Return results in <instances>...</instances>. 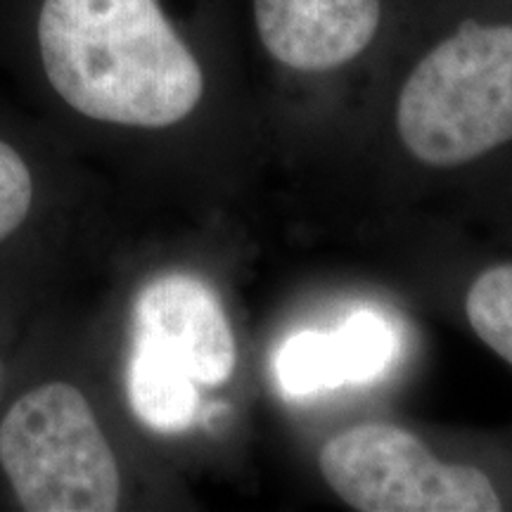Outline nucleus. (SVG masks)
I'll use <instances>...</instances> for the list:
<instances>
[{
    "instance_id": "20e7f679",
    "label": "nucleus",
    "mask_w": 512,
    "mask_h": 512,
    "mask_svg": "<svg viewBox=\"0 0 512 512\" xmlns=\"http://www.w3.org/2000/svg\"><path fill=\"white\" fill-rule=\"evenodd\" d=\"M396 131L437 169L512 143V22L467 17L427 48L401 83Z\"/></svg>"
},
{
    "instance_id": "39448f33",
    "label": "nucleus",
    "mask_w": 512,
    "mask_h": 512,
    "mask_svg": "<svg viewBox=\"0 0 512 512\" xmlns=\"http://www.w3.org/2000/svg\"><path fill=\"white\" fill-rule=\"evenodd\" d=\"M74 211L67 145L0 83V294L60 292Z\"/></svg>"
},
{
    "instance_id": "0eeeda50",
    "label": "nucleus",
    "mask_w": 512,
    "mask_h": 512,
    "mask_svg": "<svg viewBox=\"0 0 512 512\" xmlns=\"http://www.w3.org/2000/svg\"><path fill=\"white\" fill-rule=\"evenodd\" d=\"M261 48L297 74H330L373 48L384 0H252Z\"/></svg>"
},
{
    "instance_id": "f03ea898",
    "label": "nucleus",
    "mask_w": 512,
    "mask_h": 512,
    "mask_svg": "<svg viewBox=\"0 0 512 512\" xmlns=\"http://www.w3.org/2000/svg\"><path fill=\"white\" fill-rule=\"evenodd\" d=\"M57 297L31 325L0 403V510L114 512L126 501L124 463L93 392L69 366Z\"/></svg>"
},
{
    "instance_id": "9d476101",
    "label": "nucleus",
    "mask_w": 512,
    "mask_h": 512,
    "mask_svg": "<svg viewBox=\"0 0 512 512\" xmlns=\"http://www.w3.org/2000/svg\"><path fill=\"white\" fill-rule=\"evenodd\" d=\"M60 292L50 294H0V403L8 392L17 361L22 356L24 342L34 325L38 313L50 299Z\"/></svg>"
},
{
    "instance_id": "7ed1b4c3",
    "label": "nucleus",
    "mask_w": 512,
    "mask_h": 512,
    "mask_svg": "<svg viewBox=\"0 0 512 512\" xmlns=\"http://www.w3.org/2000/svg\"><path fill=\"white\" fill-rule=\"evenodd\" d=\"M238 368L233 325L202 275L162 268L138 280L126 304L121 396L140 430L181 439L209 420L204 394Z\"/></svg>"
},
{
    "instance_id": "6e6552de",
    "label": "nucleus",
    "mask_w": 512,
    "mask_h": 512,
    "mask_svg": "<svg viewBox=\"0 0 512 512\" xmlns=\"http://www.w3.org/2000/svg\"><path fill=\"white\" fill-rule=\"evenodd\" d=\"M401 332L384 313L358 309L332 330L294 332L280 344L273 373L287 399L368 384L401 354Z\"/></svg>"
},
{
    "instance_id": "1a4fd4ad",
    "label": "nucleus",
    "mask_w": 512,
    "mask_h": 512,
    "mask_svg": "<svg viewBox=\"0 0 512 512\" xmlns=\"http://www.w3.org/2000/svg\"><path fill=\"white\" fill-rule=\"evenodd\" d=\"M465 316L486 347L512 366V264L477 275L467 290Z\"/></svg>"
},
{
    "instance_id": "f257e3e1",
    "label": "nucleus",
    "mask_w": 512,
    "mask_h": 512,
    "mask_svg": "<svg viewBox=\"0 0 512 512\" xmlns=\"http://www.w3.org/2000/svg\"><path fill=\"white\" fill-rule=\"evenodd\" d=\"M181 0H0V79L67 145L190 124L211 74Z\"/></svg>"
},
{
    "instance_id": "423d86ee",
    "label": "nucleus",
    "mask_w": 512,
    "mask_h": 512,
    "mask_svg": "<svg viewBox=\"0 0 512 512\" xmlns=\"http://www.w3.org/2000/svg\"><path fill=\"white\" fill-rule=\"evenodd\" d=\"M325 484L361 512H498L503 498L475 465L432 456L425 441L392 422H363L318 453Z\"/></svg>"
}]
</instances>
